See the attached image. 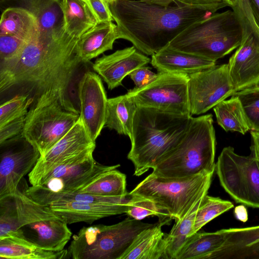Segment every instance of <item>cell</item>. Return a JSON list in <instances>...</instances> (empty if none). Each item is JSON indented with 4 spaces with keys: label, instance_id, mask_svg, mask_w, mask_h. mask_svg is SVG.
<instances>
[{
    "label": "cell",
    "instance_id": "1",
    "mask_svg": "<svg viewBox=\"0 0 259 259\" xmlns=\"http://www.w3.org/2000/svg\"><path fill=\"white\" fill-rule=\"evenodd\" d=\"M78 39L63 27L48 38L27 42L17 57L0 67L1 94L16 89L32 103L54 100L64 109L79 114L73 84L79 67L85 63L78 53Z\"/></svg>",
    "mask_w": 259,
    "mask_h": 259
},
{
    "label": "cell",
    "instance_id": "2",
    "mask_svg": "<svg viewBox=\"0 0 259 259\" xmlns=\"http://www.w3.org/2000/svg\"><path fill=\"white\" fill-rule=\"evenodd\" d=\"M108 3L118 39L130 41L138 51L151 56L166 47L191 24L213 14L198 6L165 7L139 0Z\"/></svg>",
    "mask_w": 259,
    "mask_h": 259
},
{
    "label": "cell",
    "instance_id": "3",
    "mask_svg": "<svg viewBox=\"0 0 259 259\" xmlns=\"http://www.w3.org/2000/svg\"><path fill=\"white\" fill-rule=\"evenodd\" d=\"M191 115L138 106L130 138L127 158L134 164V175L140 176L152 168L183 138Z\"/></svg>",
    "mask_w": 259,
    "mask_h": 259
},
{
    "label": "cell",
    "instance_id": "4",
    "mask_svg": "<svg viewBox=\"0 0 259 259\" xmlns=\"http://www.w3.org/2000/svg\"><path fill=\"white\" fill-rule=\"evenodd\" d=\"M215 147L212 114L192 117L182 140L152 168V173L180 179L214 172Z\"/></svg>",
    "mask_w": 259,
    "mask_h": 259
},
{
    "label": "cell",
    "instance_id": "5",
    "mask_svg": "<svg viewBox=\"0 0 259 259\" xmlns=\"http://www.w3.org/2000/svg\"><path fill=\"white\" fill-rule=\"evenodd\" d=\"M243 33L238 15L233 10H228L191 24L167 47L216 61L239 46Z\"/></svg>",
    "mask_w": 259,
    "mask_h": 259
},
{
    "label": "cell",
    "instance_id": "6",
    "mask_svg": "<svg viewBox=\"0 0 259 259\" xmlns=\"http://www.w3.org/2000/svg\"><path fill=\"white\" fill-rule=\"evenodd\" d=\"M154 224L129 216L112 225L84 227L73 236L67 258L121 259L136 236Z\"/></svg>",
    "mask_w": 259,
    "mask_h": 259
},
{
    "label": "cell",
    "instance_id": "7",
    "mask_svg": "<svg viewBox=\"0 0 259 259\" xmlns=\"http://www.w3.org/2000/svg\"><path fill=\"white\" fill-rule=\"evenodd\" d=\"M213 175V172H206L172 179L151 173L130 193L152 201L177 221L183 219L199 199L207 194Z\"/></svg>",
    "mask_w": 259,
    "mask_h": 259
},
{
    "label": "cell",
    "instance_id": "8",
    "mask_svg": "<svg viewBox=\"0 0 259 259\" xmlns=\"http://www.w3.org/2000/svg\"><path fill=\"white\" fill-rule=\"evenodd\" d=\"M19 186L12 193L17 213V227L23 239L47 250L60 251L72 233L67 224L51 208L28 197Z\"/></svg>",
    "mask_w": 259,
    "mask_h": 259
},
{
    "label": "cell",
    "instance_id": "9",
    "mask_svg": "<svg viewBox=\"0 0 259 259\" xmlns=\"http://www.w3.org/2000/svg\"><path fill=\"white\" fill-rule=\"evenodd\" d=\"M31 106L22 135L42 156L75 124L79 114L52 99H38Z\"/></svg>",
    "mask_w": 259,
    "mask_h": 259
},
{
    "label": "cell",
    "instance_id": "10",
    "mask_svg": "<svg viewBox=\"0 0 259 259\" xmlns=\"http://www.w3.org/2000/svg\"><path fill=\"white\" fill-rule=\"evenodd\" d=\"M215 170L222 187L237 203L259 208V158L238 155L233 147H226Z\"/></svg>",
    "mask_w": 259,
    "mask_h": 259
},
{
    "label": "cell",
    "instance_id": "11",
    "mask_svg": "<svg viewBox=\"0 0 259 259\" xmlns=\"http://www.w3.org/2000/svg\"><path fill=\"white\" fill-rule=\"evenodd\" d=\"M189 75L158 72L147 85L130 90L127 94L138 106L174 114L191 115L188 97Z\"/></svg>",
    "mask_w": 259,
    "mask_h": 259
},
{
    "label": "cell",
    "instance_id": "12",
    "mask_svg": "<svg viewBox=\"0 0 259 259\" xmlns=\"http://www.w3.org/2000/svg\"><path fill=\"white\" fill-rule=\"evenodd\" d=\"M119 166L120 164H101L92 154L55 164L40 174L28 178L31 186H40L54 192H74L104 172Z\"/></svg>",
    "mask_w": 259,
    "mask_h": 259
},
{
    "label": "cell",
    "instance_id": "13",
    "mask_svg": "<svg viewBox=\"0 0 259 259\" xmlns=\"http://www.w3.org/2000/svg\"><path fill=\"white\" fill-rule=\"evenodd\" d=\"M236 92L228 64L214 66L189 75L190 112L203 114Z\"/></svg>",
    "mask_w": 259,
    "mask_h": 259
},
{
    "label": "cell",
    "instance_id": "14",
    "mask_svg": "<svg viewBox=\"0 0 259 259\" xmlns=\"http://www.w3.org/2000/svg\"><path fill=\"white\" fill-rule=\"evenodd\" d=\"M0 197L13 193L40 154L20 135L0 144Z\"/></svg>",
    "mask_w": 259,
    "mask_h": 259
},
{
    "label": "cell",
    "instance_id": "15",
    "mask_svg": "<svg viewBox=\"0 0 259 259\" xmlns=\"http://www.w3.org/2000/svg\"><path fill=\"white\" fill-rule=\"evenodd\" d=\"M79 117L89 135L96 141L105 125L108 99L99 75L86 71L77 83Z\"/></svg>",
    "mask_w": 259,
    "mask_h": 259
},
{
    "label": "cell",
    "instance_id": "16",
    "mask_svg": "<svg viewBox=\"0 0 259 259\" xmlns=\"http://www.w3.org/2000/svg\"><path fill=\"white\" fill-rule=\"evenodd\" d=\"M243 29L241 42L228 64L236 92L259 85V27Z\"/></svg>",
    "mask_w": 259,
    "mask_h": 259
},
{
    "label": "cell",
    "instance_id": "17",
    "mask_svg": "<svg viewBox=\"0 0 259 259\" xmlns=\"http://www.w3.org/2000/svg\"><path fill=\"white\" fill-rule=\"evenodd\" d=\"M96 141L88 134L80 117L70 130L45 154L40 156L28 177L53 165L93 154Z\"/></svg>",
    "mask_w": 259,
    "mask_h": 259
},
{
    "label": "cell",
    "instance_id": "18",
    "mask_svg": "<svg viewBox=\"0 0 259 259\" xmlns=\"http://www.w3.org/2000/svg\"><path fill=\"white\" fill-rule=\"evenodd\" d=\"M150 61L149 57L133 46L102 56L95 61L92 67L111 90L121 85L126 76Z\"/></svg>",
    "mask_w": 259,
    "mask_h": 259
},
{
    "label": "cell",
    "instance_id": "19",
    "mask_svg": "<svg viewBox=\"0 0 259 259\" xmlns=\"http://www.w3.org/2000/svg\"><path fill=\"white\" fill-rule=\"evenodd\" d=\"M132 197V195L128 199L116 203L70 201L56 202L48 206L67 224H91L103 218L125 213Z\"/></svg>",
    "mask_w": 259,
    "mask_h": 259
},
{
    "label": "cell",
    "instance_id": "20",
    "mask_svg": "<svg viewBox=\"0 0 259 259\" xmlns=\"http://www.w3.org/2000/svg\"><path fill=\"white\" fill-rule=\"evenodd\" d=\"M151 63L158 72L187 75L216 65L215 61L175 50L167 46L152 55Z\"/></svg>",
    "mask_w": 259,
    "mask_h": 259
},
{
    "label": "cell",
    "instance_id": "21",
    "mask_svg": "<svg viewBox=\"0 0 259 259\" xmlns=\"http://www.w3.org/2000/svg\"><path fill=\"white\" fill-rule=\"evenodd\" d=\"M118 39L117 26L112 21L98 23L79 38V56L85 63L105 52L112 50Z\"/></svg>",
    "mask_w": 259,
    "mask_h": 259
},
{
    "label": "cell",
    "instance_id": "22",
    "mask_svg": "<svg viewBox=\"0 0 259 259\" xmlns=\"http://www.w3.org/2000/svg\"><path fill=\"white\" fill-rule=\"evenodd\" d=\"M158 223L141 231L121 259H166V234Z\"/></svg>",
    "mask_w": 259,
    "mask_h": 259
},
{
    "label": "cell",
    "instance_id": "23",
    "mask_svg": "<svg viewBox=\"0 0 259 259\" xmlns=\"http://www.w3.org/2000/svg\"><path fill=\"white\" fill-rule=\"evenodd\" d=\"M0 35H10L26 42L40 37L38 23L26 8L12 7L2 13L0 21Z\"/></svg>",
    "mask_w": 259,
    "mask_h": 259
},
{
    "label": "cell",
    "instance_id": "24",
    "mask_svg": "<svg viewBox=\"0 0 259 259\" xmlns=\"http://www.w3.org/2000/svg\"><path fill=\"white\" fill-rule=\"evenodd\" d=\"M68 251L44 249L24 239L7 237L0 239L1 259L67 258Z\"/></svg>",
    "mask_w": 259,
    "mask_h": 259
},
{
    "label": "cell",
    "instance_id": "25",
    "mask_svg": "<svg viewBox=\"0 0 259 259\" xmlns=\"http://www.w3.org/2000/svg\"><path fill=\"white\" fill-rule=\"evenodd\" d=\"M26 9L36 19L41 38H48L63 27L62 0H24Z\"/></svg>",
    "mask_w": 259,
    "mask_h": 259
},
{
    "label": "cell",
    "instance_id": "26",
    "mask_svg": "<svg viewBox=\"0 0 259 259\" xmlns=\"http://www.w3.org/2000/svg\"><path fill=\"white\" fill-rule=\"evenodd\" d=\"M137 108L135 101L127 93L108 99L105 126L130 138Z\"/></svg>",
    "mask_w": 259,
    "mask_h": 259
},
{
    "label": "cell",
    "instance_id": "27",
    "mask_svg": "<svg viewBox=\"0 0 259 259\" xmlns=\"http://www.w3.org/2000/svg\"><path fill=\"white\" fill-rule=\"evenodd\" d=\"M63 27L70 35L80 38L98 23L85 0H62Z\"/></svg>",
    "mask_w": 259,
    "mask_h": 259
},
{
    "label": "cell",
    "instance_id": "28",
    "mask_svg": "<svg viewBox=\"0 0 259 259\" xmlns=\"http://www.w3.org/2000/svg\"><path fill=\"white\" fill-rule=\"evenodd\" d=\"M226 240L223 229L211 233H198L189 237L176 259H206L221 247Z\"/></svg>",
    "mask_w": 259,
    "mask_h": 259
},
{
    "label": "cell",
    "instance_id": "29",
    "mask_svg": "<svg viewBox=\"0 0 259 259\" xmlns=\"http://www.w3.org/2000/svg\"><path fill=\"white\" fill-rule=\"evenodd\" d=\"M217 122L225 131L239 132L243 135L249 130L243 109L238 98L232 96L213 107Z\"/></svg>",
    "mask_w": 259,
    "mask_h": 259
},
{
    "label": "cell",
    "instance_id": "30",
    "mask_svg": "<svg viewBox=\"0 0 259 259\" xmlns=\"http://www.w3.org/2000/svg\"><path fill=\"white\" fill-rule=\"evenodd\" d=\"M126 186V176L114 169L104 172L77 192L107 197H125L129 194Z\"/></svg>",
    "mask_w": 259,
    "mask_h": 259
},
{
    "label": "cell",
    "instance_id": "31",
    "mask_svg": "<svg viewBox=\"0 0 259 259\" xmlns=\"http://www.w3.org/2000/svg\"><path fill=\"white\" fill-rule=\"evenodd\" d=\"M204 196L196 202L183 219L175 221L169 233L166 234V259H176L182 247L192 235L196 212Z\"/></svg>",
    "mask_w": 259,
    "mask_h": 259
},
{
    "label": "cell",
    "instance_id": "32",
    "mask_svg": "<svg viewBox=\"0 0 259 259\" xmlns=\"http://www.w3.org/2000/svg\"><path fill=\"white\" fill-rule=\"evenodd\" d=\"M233 207L234 204L231 201L206 194L197 211L192 235L210 221Z\"/></svg>",
    "mask_w": 259,
    "mask_h": 259
},
{
    "label": "cell",
    "instance_id": "33",
    "mask_svg": "<svg viewBox=\"0 0 259 259\" xmlns=\"http://www.w3.org/2000/svg\"><path fill=\"white\" fill-rule=\"evenodd\" d=\"M125 213L138 220L148 216H157L159 222L164 225L168 224L173 219L166 210L159 207L152 201L134 195H132Z\"/></svg>",
    "mask_w": 259,
    "mask_h": 259
},
{
    "label": "cell",
    "instance_id": "34",
    "mask_svg": "<svg viewBox=\"0 0 259 259\" xmlns=\"http://www.w3.org/2000/svg\"><path fill=\"white\" fill-rule=\"evenodd\" d=\"M15 237L23 239L17 227V213L12 194L0 197V239Z\"/></svg>",
    "mask_w": 259,
    "mask_h": 259
},
{
    "label": "cell",
    "instance_id": "35",
    "mask_svg": "<svg viewBox=\"0 0 259 259\" xmlns=\"http://www.w3.org/2000/svg\"><path fill=\"white\" fill-rule=\"evenodd\" d=\"M233 95L241 102L249 130L259 133V85L236 92Z\"/></svg>",
    "mask_w": 259,
    "mask_h": 259
},
{
    "label": "cell",
    "instance_id": "36",
    "mask_svg": "<svg viewBox=\"0 0 259 259\" xmlns=\"http://www.w3.org/2000/svg\"><path fill=\"white\" fill-rule=\"evenodd\" d=\"M32 101L26 95L17 94L1 104L0 106V126L26 116Z\"/></svg>",
    "mask_w": 259,
    "mask_h": 259
},
{
    "label": "cell",
    "instance_id": "37",
    "mask_svg": "<svg viewBox=\"0 0 259 259\" xmlns=\"http://www.w3.org/2000/svg\"><path fill=\"white\" fill-rule=\"evenodd\" d=\"M26 43L14 36L0 35V67L17 57Z\"/></svg>",
    "mask_w": 259,
    "mask_h": 259
},
{
    "label": "cell",
    "instance_id": "38",
    "mask_svg": "<svg viewBox=\"0 0 259 259\" xmlns=\"http://www.w3.org/2000/svg\"><path fill=\"white\" fill-rule=\"evenodd\" d=\"M98 23L113 20L107 0H85Z\"/></svg>",
    "mask_w": 259,
    "mask_h": 259
},
{
    "label": "cell",
    "instance_id": "39",
    "mask_svg": "<svg viewBox=\"0 0 259 259\" xmlns=\"http://www.w3.org/2000/svg\"><path fill=\"white\" fill-rule=\"evenodd\" d=\"M25 118L24 116L0 126V144L22 135Z\"/></svg>",
    "mask_w": 259,
    "mask_h": 259
},
{
    "label": "cell",
    "instance_id": "40",
    "mask_svg": "<svg viewBox=\"0 0 259 259\" xmlns=\"http://www.w3.org/2000/svg\"><path fill=\"white\" fill-rule=\"evenodd\" d=\"M176 5H185L202 7L212 14L219 10L226 7H231V4L228 0H172Z\"/></svg>",
    "mask_w": 259,
    "mask_h": 259
},
{
    "label": "cell",
    "instance_id": "41",
    "mask_svg": "<svg viewBox=\"0 0 259 259\" xmlns=\"http://www.w3.org/2000/svg\"><path fill=\"white\" fill-rule=\"evenodd\" d=\"M129 75L134 81L135 88L141 89L154 81L157 77V74L148 67L143 66L134 70Z\"/></svg>",
    "mask_w": 259,
    "mask_h": 259
},
{
    "label": "cell",
    "instance_id": "42",
    "mask_svg": "<svg viewBox=\"0 0 259 259\" xmlns=\"http://www.w3.org/2000/svg\"><path fill=\"white\" fill-rule=\"evenodd\" d=\"M235 218L243 222H245L248 220V213L246 207L244 205L237 206L234 209Z\"/></svg>",
    "mask_w": 259,
    "mask_h": 259
},
{
    "label": "cell",
    "instance_id": "43",
    "mask_svg": "<svg viewBox=\"0 0 259 259\" xmlns=\"http://www.w3.org/2000/svg\"><path fill=\"white\" fill-rule=\"evenodd\" d=\"M250 134L252 141L251 154L259 158V133L251 131Z\"/></svg>",
    "mask_w": 259,
    "mask_h": 259
},
{
    "label": "cell",
    "instance_id": "44",
    "mask_svg": "<svg viewBox=\"0 0 259 259\" xmlns=\"http://www.w3.org/2000/svg\"><path fill=\"white\" fill-rule=\"evenodd\" d=\"M249 2L255 21L259 27V0H249Z\"/></svg>",
    "mask_w": 259,
    "mask_h": 259
},
{
    "label": "cell",
    "instance_id": "45",
    "mask_svg": "<svg viewBox=\"0 0 259 259\" xmlns=\"http://www.w3.org/2000/svg\"><path fill=\"white\" fill-rule=\"evenodd\" d=\"M141 2L149 4L157 5L162 6H168L174 3L172 0H139Z\"/></svg>",
    "mask_w": 259,
    "mask_h": 259
},
{
    "label": "cell",
    "instance_id": "46",
    "mask_svg": "<svg viewBox=\"0 0 259 259\" xmlns=\"http://www.w3.org/2000/svg\"><path fill=\"white\" fill-rule=\"evenodd\" d=\"M228 1L231 4L232 8L235 5L237 0H228Z\"/></svg>",
    "mask_w": 259,
    "mask_h": 259
},
{
    "label": "cell",
    "instance_id": "47",
    "mask_svg": "<svg viewBox=\"0 0 259 259\" xmlns=\"http://www.w3.org/2000/svg\"><path fill=\"white\" fill-rule=\"evenodd\" d=\"M114 1V0H107V1H108V2H111V1Z\"/></svg>",
    "mask_w": 259,
    "mask_h": 259
}]
</instances>
